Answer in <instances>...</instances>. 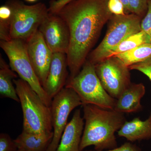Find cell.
I'll list each match as a JSON object with an SVG mask.
<instances>
[{
  "label": "cell",
  "instance_id": "cell-1",
  "mask_svg": "<svg viewBox=\"0 0 151 151\" xmlns=\"http://www.w3.org/2000/svg\"><path fill=\"white\" fill-rule=\"evenodd\" d=\"M108 0H73L55 14L68 27L70 41L67 55L69 78L80 72L102 30L113 14Z\"/></svg>",
  "mask_w": 151,
  "mask_h": 151
},
{
  "label": "cell",
  "instance_id": "cell-2",
  "mask_svg": "<svg viewBox=\"0 0 151 151\" xmlns=\"http://www.w3.org/2000/svg\"><path fill=\"white\" fill-rule=\"evenodd\" d=\"M82 106L85 123L80 151L90 146H94L95 150L98 151L117 147L115 133L127 121L124 113L91 104Z\"/></svg>",
  "mask_w": 151,
  "mask_h": 151
},
{
  "label": "cell",
  "instance_id": "cell-3",
  "mask_svg": "<svg viewBox=\"0 0 151 151\" xmlns=\"http://www.w3.org/2000/svg\"><path fill=\"white\" fill-rule=\"evenodd\" d=\"M14 83L22 110L23 130L36 134L53 131L50 107L26 81L19 78L14 79Z\"/></svg>",
  "mask_w": 151,
  "mask_h": 151
},
{
  "label": "cell",
  "instance_id": "cell-4",
  "mask_svg": "<svg viewBox=\"0 0 151 151\" xmlns=\"http://www.w3.org/2000/svg\"><path fill=\"white\" fill-rule=\"evenodd\" d=\"M65 87L73 89L82 105L91 104L107 110H114L117 99L111 97L102 86L95 71V65L86 60L80 72L68 77Z\"/></svg>",
  "mask_w": 151,
  "mask_h": 151
},
{
  "label": "cell",
  "instance_id": "cell-5",
  "mask_svg": "<svg viewBox=\"0 0 151 151\" xmlns=\"http://www.w3.org/2000/svg\"><path fill=\"white\" fill-rule=\"evenodd\" d=\"M142 19L135 14L113 15L109 21L108 30L100 44L90 52L87 58L94 65L108 58L119 44L132 35L141 31Z\"/></svg>",
  "mask_w": 151,
  "mask_h": 151
},
{
  "label": "cell",
  "instance_id": "cell-6",
  "mask_svg": "<svg viewBox=\"0 0 151 151\" xmlns=\"http://www.w3.org/2000/svg\"><path fill=\"white\" fill-rule=\"evenodd\" d=\"M0 47L7 56L12 70L29 84L45 105L51 107L52 99L45 92L36 74L28 54L26 41L21 39L1 40Z\"/></svg>",
  "mask_w": 151,
  "mask_h": 151
},
{
  "label": "cell",
  "instance_id": "cell-7",
  "mask_svg": "<svg viewBox=\"0 0 151 151\" xmlns=\"http://www.w3.org/2000/svg\"><path fill=\"white\" fill-rule=\"evenodd\" d=\"M7 3L12 12L11 39L27 41L49 14L48 8L44 3L27 5L20 0H9Z\"/></svg>",
  "mask_w": 151,
  "mask_h": 151
},
{
  "label": "cell",
  "instance_id": "cell-8",
  "mask_svg": "<svg viewBox=\"0 0 151 151\" xmlns=\"http://www.w3.org/2000/svg\"><path fill=\"white\" fill-rule=\"evenodd\" d=\"M82 105L81 99L76 92L73 89L65 87L52 98L50 108L53 136L46 151H56L67 126L70 113Z\"/></svg>",
  "mask_w": 151,
  "mask_h": 151
},
{
  "label": "cell",
  "instance_id": "cell-9",
  "mask_svg": "<svg viewBox=\"0 0 151 151\" xmlns=\"http://www.w3.org/2000/svg\"><path fill=\"white\" fill-rule=\"evenodd\" d=\"M94 65L103 88L115 99H118L132 83L130 69L117 57L108 58Z\"/></svg>",
  "mask_w": 151,
  "mask_h": 151
},
{
  "label": "cell",
  "instance_id": "cell-10",
  "mask_svg": "<svg viewBox=\"0 0 151 151\" xmlns=\"http://www.w3.org/2000/svg\"><path fill=\"white\" fill-rule=\"evenodd\" d=\"M39 30L53 53L67 55L70 45V33L66 23L59 16L49 13Z\"/></svg>",
  "mask_w": 151,
  "mask_h": 151
},
{
  "label": "cell",
  "instance_id": "cell-11",
  "mask_svg": "<svg viewBox=\"0 0 151 151\" xmlns=\"http://www.w3.org/2000/svg\"><path fill=\"white\" fill-rule=\"evenodd\" d=\"M26 42L31 62L41 84L44 87L53 53L49 48L39 30Z\"/></svg>",
  "mask_w": 151,
  "mask_h": 151
},
{
  "label": "cell",
  "instance_id": "cell-12",
  "mask_svg": "<svg viewBox=\"0 0 151 151\" xmlns=\"http://www.w3.org/2000/svg\"><path fill=\"white\" fill-rule=\"evenodd\" d=\"M67 55L60 52L53 53L49 71L44 89L52 99L65 87L68 77Z\"/></svg>",
  "mask_w": 151,
  "mask_h": 151
},
{
  "label": "cell",
  "instance_id": "cell-13",
  "mask_svg": "<svg viewBox=\"0 0 151 151\" xmlns=\"http://www.w3.org/2000/svg\"><path fill=\"white\" fill-rule=\"evenodd\" d=\"M84 119L77 109L68 123L56 151H80V143L84 131Z\"/></svg>",
  "mask_w": 151,
  "mask_h": 151
},
{
  "label": "cell",
  "instance_id": "cell-14",
  "mask_svg": "<svg viewBox=\"0 0 151 151\" xmlns=\"http://www.w3.org/2000/svg\"><path fill=\"white\" fill-rule=\"evenodd\" d=\"M146 93L142 83H131L116 100L114 110L122 113H136L143 107L141 101Z\"/></svg>",
  "mask_w": 151,
  "mask_h": 151
},
{
  "label": "cell",
  "instance_id": "cell-15",
  "mask_svg": "<svg viewBox=\"0 0 151 151\" xmlns=\"http://www.w3.org/2000/svg\"><path fill=\"white\" fill-rule=\"evenodd\" d=\"M118 135L131 142L151 140V113L145 121L136 117L132 121H126L118 131Z\"/></svg>",
  "mask_w": 151,
  "mask_h": 151
},
{
  "label": "cell",
  "instance_id": "cell-16",
  "mask_svg": "<svg viewBox=\"0 0 151 151\" xmlns=\"http://www.w3.org/2000/svg\"><path fill=\"white\" fill-rule=\"evenodd\" d=\"M53 136V131L36 134L23 130L21 134L14 141L20 150L46 151Z\"/></svg>",
  "mask_w": 151,
  "mask_h": 151
},
{
  "label": "cell",
  "instance_id": "cell-17",
  "mask_svg": "<svg viewBox=\"0 0 151 151\" xmlns=\"http://www.w3.org/2000/svg\"><path fill=\"white\" fill-rule=\"evenodd\" d=\"M17 76L12 70L1 55L0 57V94L1 97L10 98L20 103L16 88L13 85L14 80Z\"/></svg>",
  "mask_w": 151,
  "mask_h": 151
},
{
  "label": "cell",
  "instance_id": "cell-18",
  "mask_svg": "<svg viewBox=\"0 0 151 151\" xmlns=\"http://www.w3.org/2000/svg\"><path fill=\"white\" fill-rule=\"evenodd\" d=\"M114 56L122 60L129 67L143 62L151 57V43L143 44L129 51Z\"/></svg>",
  "mask_w": 151,
  "mask_h": 151
},
{
  "label": "cell",
  "instance_id": "cell-19",
  "mask_svg": "<svg viewBox=\"0 0 151 151\" xmlns=\"http://www.w3.org/2000/svg\"><path fill=\"white\" fill-rule=\"evenodd\" d=\"M151 43L147 32L141 30L124 40L111 52L108 58L129 51L143 44Z\"/></svg>",
  "mask_w": 151,
  "mask_h": 151
},
{
  "label": "cell",
  "instance_id": "cell-20",
  "mask_svg": "<svg viewBox=\"0 0 151 151\" xmlns=\"http://www.w3.org/2000/svg\"><path fill=\"white\" fill-rule=\"evenodd\" d=\"M12 12L8 3L0 7V40H11V29Z\"/></svg>",
  "mask_w": 151,
  "mask_h": 151
},
{
  "label": "cell",
  "instance_id": "cell-21",
  "mask_svg": "<svg viewBox=\"0 0 151 151\" xmlns=\"http://www.w3.org/2000/svg\"><path fill=\"white\" fill-rule=\"evenodd\" d=\"M148 1L149 0H129L131 13L135 14L143 19L147 11Z\"/></svg>",
  "mask_w": 151,
  "mask_h": 151
},
{
  "label": "cell",
  "instance_id": "cell-22",
  "mask_svg": "<svg viewBox=\"0 0 151 151\" xmlns=\"http://www.w3.org/2000/svg\"><path fill=\"white\" fill-rule=\"evenodd\" d=\"M18 149L8 134L1 133L0 134V151H18Z\"/></svg>",
  "mask_w": 151,
  "mask_h": 151
},
{
  "label": "cell",
  "instance_id": "cell-23",
  "mask_svg": "<svg viewBox=\"0 0 151 151\" xmlns=\"http://www.w3.org/2000/svg\"><path fill=\"white\" fill-rule=\"evenodd\" d=\"M130 70H138L147 76L151 81V57L143 62L129 66Z\"/></svg>",
  "mask_w": 151,
  "mask_h": 151
},
{
  "label": "cell",
  "instance_id": "cell-24",
  "mask_svg": "<svg viewBox=\"0 0 151 151\" xmlns=\"http://www.w3.org/2000/svg\"><path fill=\"white\" fill-rule=\"evenodd\" d=\"M108 6L113 15H123L126 14L124 4L120 0H108Z\"/></svg>",
  "mask_w": 151,
  "mask_h": 151
},
{
  "label": "cell",
  "instance_id": "cell-25",
  "mask_svg": "<svg viewBox=\"0 0 151 151\" xmlns=\"http://www.w3.org/2000/svg\"><path fill=\"white\" fill-rule=\"evenodd\" d=\"M73 0H51L48 10L50 13L57 14L67 4Z\"/></svg>",
  "mask_w": 151,
  "mask_h": 151
},
{
  "label": "cell",
  "instance_id": "cell-26",
  "mask_svg": "<svg viewBox=\"0 0 151 151\" xmlns=\"http://www.w3.org/2000/svg\"><path fill=\"white\" fill-rule=\"evenodd\" d=\"M151 28V0H149L147 14L141 22V30L147 32Z\"/></svg>",
  "mask_w": 151,
  "mask_h": 151
},
{
  "label": "cell",
  "instance_id": "cell-27",
  "mask_svg": "<svg viewBox=\"0 0 151 151\" xmlns=\"http://www.w3.org/2000/svg\"><path fill=\"white\" fill-rule=\"evenodd\" d=\"M102 151H142L139 148L137 147L136 145H133L132 143L126 142L122 145L121 147L116 148L112 150Z\"/></svg>",
  "mask_w": 151,
  "mask_h": 151
},
{
  "label": "cell",
  "instance_id": "cell-28",
  "mask_svg": "<svg viewBox=\"0 0 151 151\" xmlns=\"http://www.w3.org/2000/svg\"><path fill=\"white\" fill-rule=\"evenodd\" d=\"M123 3L125 8V12L126 14L131 13L129 4V0H120Z\"/></svg>",
  "mask_w": 151,
  "mask_h": 151
},
{
  "label": "cell",
  "instance_id": "cell-29",
  "mask_svg": "<svg viewBox=\"0 0 151 151\" xmlns=\"http://www.w3.org/2000/svg\"><path fill=\"white\" fill-rule=\"evenodd\" d=\"M147 33L149 37H150V39L151 41V28L147 32Z\"/></svg>",
  "mask_w": 151,
  "mask_h": 151
},
{
  "label": "cell",
  "instance_id": "cell-30",
  "mask_svg": "<svg viewBox=\"0 0 151 151\" xmlns=\"http://www.w3.org/2000/svg\"><path fill=\"white\" fill-rule=\"evenodd\" d=\"M25 1H26L30 3H34L35 2L37 1L38 0H25Z\"/></svg>",
  "mask_w": 151,
  "mask_h": 151
},
{
  "label": "cell",
  "instance_id": "cell-31",
  "mask_svg": "<svg viewBox=\"0 0 151 151\" xmlns=\"http://www.w3.org/2000/svg\"><path fill=\"white\" fill-rule=\"evenodd\" d=\"M18 151H23L20 150H18Z\"/></svg>",
  "mask_w": 151,
  "mask_h": 151
}]
</instances>
